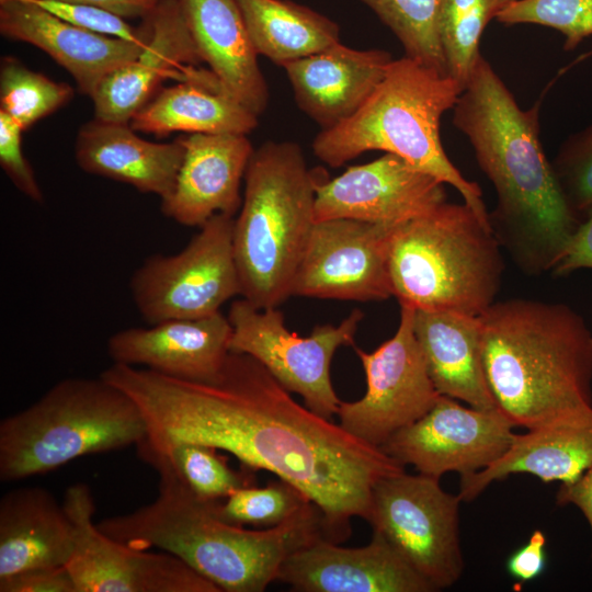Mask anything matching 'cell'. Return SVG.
Segmentation results:
<instances>
[{"label": "cell", "mask_w": 592, "mask_h": 592, "mask_svg": "<svg viewBox=\"0 0 592 592\" xmlns=\"http://www.w3.org/2000/svg\"><path fill=\"white\" fill-rule=\"evenodd\" d=\"M100 377L138 406L147 432L136 448L194 442L224 449L249 471L264 469L298 488L338 543L350 536L352 517L368 520L376 482L405 470L380 447L299 405L248 354L230 352L210 382L116 363Z\"/></svg>", "instance_id": "1"}, {"label": "cell", "mask_w": 592, "mask_h": 592, "mask_svg": "<svg viewBox=\"0 0 592 592\" xmlns=\"http://www.w3.org/2000/svg\"><path fill=\"white\" fill-rule=\"evenodd\" d=\"M452 110L454 126L496 190L489 220L501 247L525 273L550 271L581 218L544 152L537 107L521 109L481 55Z\"/></svg>", "instance_id": "2"}, {"label": "cell", "mask_w": 592, "mask_h": 592, "mask_svg": "<svg viewBox=\"0 0 592 592\" xmlns=\"http://www.w3.org/2000/svg\"><path fill=\"white\" fill-rule=\"evenodd\" d=\"M137 454L158 473L157 498L129 513L105 517L98 527L128 546L174 555L220 592H262L277 580L294 551L319 538L337 543L312 502L274 527L249 530L221 520L216 501L195 497L163 454Z\"/></svg>", "instance_id": "3"}, {"label": "cell", "mask_w": 592, "mask_h": 592, "mask_svg": "<svg viewBox=\"0 0 592 592\" xmlns=\"http://www.w3.org/2000/svg\"><path fill=\"white\" fill-rule=\"evenodd\" d=\"M479 319L485 376L513 426L532 430L592 410V333L577 311L513 298Z\"/></svg>", "instance_id": "4"}, {"label": "cell", "mask_w": 592, "mask_h": 592, "mask_svg": "<svg viewBox=\"0 0 592 592\" xmlns=\"http://www.w3.org/2000/svg\"><path fill=\"white\" fill-rule=\"evenodd\" d=\"M462 91L452 77L434 68L407 56L394 58L350 118L316 135L312 151L332 168L371 150L397 155L456 189L464 203L490 224L482 191L453 164L441 141V118Z\"/></svg>", "instance_id": "5"}, {"label": "cell", "mask_w": 592, "mask_h": 592, "mask_svg": "<svg viewBox=\"0 0 592 592\" xmlns=\"http://www.w3.org/2000/svg\"><path fill=\"white\" fill-rule=\"evenodd\" d=\"M318 179L293 141H265L250 158L234 253L240 296L257 308L278 307L292 296L315 224Z\"/></svg>", "instance_id": "6"}, {"label": "cell", "mask_w": 592, "mask_h": 592, "mask_svg": "<svg viewBox=\"0 0 592 592\" xmlns=\"http://www.w3.org/2000/svg\"><path fill=\"white\" fill-rule=\"evenodd\" d=\"M501 244L466 203L446 201L394 228L389 275L399 304L482 315L500 289Z\"/></svg>", "instance_id": "7"}, {"label": "cell", "mask_w": 592, "mask_h": 592, "mask_svg": "<svg viewBox=\"0 0 592 592\" xmlns=\"http://www.w3.org/2000/svg\"><path fill=\"white\" fill-rule=\"evenodd\" d=\"M134 400L102 377L65 378L0 422V480L44 475L79 457L137 445L146 435Z\"/></svg>", "instance_id": "8"}, {"label": "cell", "mask_w": 592, "mask_h": 592, "mask_svg": "<svg viewBox=\"0 0 592 592\" xmlns=\"http://www.w3.org/2000/svg\"><path fill=\"white\" fill-rule=\"evenodd\" d=\"M235 217L216 214L180 252L152 254L133 273V301L149 325L197 319L219 312L240 295L234 253Z\"/></svg>", "instance_id": "9"}, {"label": "cell", "mask_w": 592, "mask_h": 592, "mask_svg": "<svg viewBox=\"0 0 592 592\" xmlns=\"http://www.w3.org/2000/svg\"><path fill=\"white\" fill-rule=\"evenodd\" d=\"M439 478L405 470L376 482L367 522L434 590L452 587L464 571L459 502Z\"/></svg>", "instance_id": "10"}, {"label": "cell", "mask_w": 592, "mask_h": 592, "mask_svg": "<svg viewBox=\"0 0 592 592\" xmlns=\"http://www.w3.org/2000/svg\"><path fill=\"white\" fill-rule=\"evenodd\" d=\"M227 317L230 352L254 357L317 414L330 420L337 415L341 400L332 386L331 361L340 346L354 344L362 310L354 309L339 326L318 325L305 338L288 330L277 307L260 309L241 298L230 305Z\"/></svg>", "instance_id": "11"}, {"label": "cell", "mask_w": 592, "mask_h": 592, "mask_svg": "<svg viewBox=\"0 0 592 592\" xmlns=\"http://www.w3.org/2000/svg\"><path fill=\"white\" fill-rule=\"evenodd\" d=\"M62 504L75 527V548L66 567L77 592H220L169 553L128 546L93 522L95 502L84 482L69 486Z\"/></svg>", "instance_id": "12"}, {"label": "cell", "mask_w": 592, "mask_h": 592, "mask_svg": "<svg viewBox=\"0 0 592 592\" xmlns=\"http://www.w3.org/2000/svg\"><path fill=\"white\" fill-rule=\"evenodd\" d=\"M414 310L401 304L396 333L373 352L354 348L366 392L356 401H341L337 415L345 431L377 447L425 414L441 396L414 335Z\"/></svg>", "instance_id": "13"}, {"label": "cell", "mask_w": 592, "mask_h": 592, "mask_svg": "<svg viewBox=\"0 0 592 592\" xmlns=\"http://www.w3.org/2000/svg\"><path fill=\"white\" fill-rule=\"evenodd\" d=\"M395 227L348 218L316 221L292 296L357 301L394 296L389 246Z\"/></svg>", "instance_id": "14"}, {"label": "cell", "mask_w": 592, "mask_h": 592, "mask_svg": "<svg viewBox=\"0 0 592 592\" xmlns=\"http://www.w3.org/2000/svg\"><path fill=\"white\" fill-rule=\"evenodd\" d=\"M512 423L498 410L464 407L441 395L420 419L394 433L380 448L402 466L435 478L482 470L512 445Z\"/></svg>", "instance_id": "15"}, {"label": "cell", "mask_w": 592, "mask_h": 592, "mask_svg": "<svg viewBox=\"0 0 592 592\" xmlns=\"http://www.w3.org/2000/svg\"><path fill=\"white\" fill-rule=\"evenodd\" d=\"M445 183L401 157H382L348 168L316 185L315 223L348 218L397 226L446 201Z\"/></svg>", "instance_id": "16"}, {"label": "cell", "mask_w": 592, "mask_h": 592, "mask_svg": "<svg viewBox=\"0 0 592 592\" xmlns=\"http://www.w3.org/2000/svg\"><path fill=\"white\" fill-rule=\"evenodd\" d=\"M143 20L149 38L141 53L107 73L90 96L98 119L129 123L162 81L182 80L203 62L179 0H160Z\"/></svg>", "instance_id": "17"}, {"label": "cell", "mask_w": 592, "mask_h": 592, "mask_svg": "<svg viewBox=\"0 0 592 592\" xmlns=\"http://www.w3.org/2000/svg\"><path fill=\"white\" fill-rule=\"evenodd\" d=\"M277 580L300 592L435 591L377 532L358 548L316 539L285 559Z\"/></svg>", "instance_id": "18"}, {"label": "cell", "mask_w": 592, "mask_h": 592, "mask_svg": "<svg viewBox=\"0 0 592 592\" xmlns=\"http://www.w3.org/2000/svg\"><path fill=\"white\" fill-rule=\"evenodd\" d=\"M231 333L228 317L219 311L119 330L109 338L106 351L116 364L143 366L182 380L210 382L227 361Z\"/></svg>", "instance_id": "19"}, {"label": "cell", "mask_w": 592, "mask_h": 592, "mask_svg": "<svg viewBox=\"0 0 592 592\" xmlns=\"http://www.w3.org/2000/svg\"><path fill=\"white\" fill-rule=\"evenodd\" d=\"M172 192L161 200L164 216L202 227L216 214L234 216L241 206L240 185L254 151L247 135L187 134Z\"/></svg>", "instance_id": "20"}, {"label": "cell", "mask_w": 592, "mask_h": 592, "mask_svg": "<svg viewBox=\"0 0 592 592\" xmlns=\"http://www.w3.org/2000/svg\"><path fill=\"white\" fill-rule=\"evenodd\" d=\"M0 33L44 50L89 96L107 73L136 59L148 41L134 43L79 29L31 0H0Z\"/></svg>", "instance_id": "21"}, {"label": "cell", "mask_w": 592, "mask_h": 592, "mask_svg": "<svg viewBox=\"0 0 592 592\" xmlns=\"http://www.w3.org/2000/svg\"><path fill=\"white\" fill-rule=\"evenodd\" d=\"M392 59L384 49H354L339 42L283 68L297 106L326 130L364 104Z\"/></svg>", "instance_id": "22"}, {"label": "cell", "mask_w": 592, "mask_h": 592, "mask_svg": "<svg viewBox=\"0 0 592 592\" xmlns=\"http://www.w3.org/2000/svg\"><path fill=\"white\" fill-rule=\"evenodd\" d=\"M202 61L231 98L260 116L269 88L236 0H179Z\"/></svg>", "instance_id": "23"}, {"label": "cell", "mask_w": 592, "mask_h": 592, "mask_svg": "<svg viewBox=\"0 0 592 592\" xmlns=\"http://www.w3.org/2000/svg\"><path fill=\"white\" fill-rule=\"evenodd\" d=\"M184 157L178 137L153 143L139 137L129 123L93 118L79 129L75 158L87 173L134 186L166 198L173 190Z\"/></svg>", "instance_id": "24"}, {"label": "cell", "mask_w": 592, "mask_h": 592, "mask_svg": "<svg viewBox=\"0 0 592 592\" xmlns=\"http://www.w3.org/2000/svg\"><path fill=\"white\" fill-rule=\"evenodd\" d=\"M591 464L592 410L516 434L505 454L489 467L460 476L458 497L473 501L493 481L514 474L570 483Z\"/></svg>", "instance_id": "25"}, {"label": "cell", "mask_w": 592, "mask_h": 592, "mask_svg": "<svg viewBox=\"0 0 592 592\" xmlns=\"http://www.w3.org/2000/svg\"><path fill=\"white\" fill-rule=\"evenodd\" d=\"M413 331L440 395L474 408L497 409L483 372L479 316L415 309Z\"/></svg>", "instance_id": "26"}, {"label": "cell", "mask_w": 592, "mask_h": 592, "mask_svg": "<svg viewBox=\"0 0 592 592\" xmlns=\"http://www.w3.org/2000/svg\"><path fill=\"white\" fill-rule=\"evenodd\" d=\"M75 527L62 502L41 487L9 490L0 499V578L36 568L66 566Z\"/></svg>", "instance_id": "27"}, {"label": "cell", "mask_w": 592, "mask_h": 592, "mask_svg": "<svg viewBox=\"0 0 592 592\" xmlns=\"http://www.w3.org/2000/svg\"><path fill=\"white\" fill-rule=\"evenodd\" d=\"M258 118L225 92L212 71L193 68L178 83L160 88L129 124L158 137L175 132L248 135Z\"/></svg>", "instance_id": "28"}, {"label": "cell", "mask_w": 592, "mask_h": 592, "mask_svg": "<svg viewBox=\"0 0 592 592\" xmlns=\"http://www.w3.org/2000/svg\"><path fill=\"white\" fill-rule=\"evenodd\" d=\"M258 55L277 66L340 42V26L328 16L291 0H236Z\"/></svg>", "instance_id": "29"}, {"label": "cell", "mask_w": 592, "mask_h": 592, "mask_svg": "<svg viewBox=\"0 0 592 592\" xmlns=\"http://www.w3.org/2000/svg\"><path fill=\"white\" fill-rule=\"evenodd\" d=\"M515 0H444L440 41L446 73L464 90L478 58L486 26Z\"/></svg>", "instance_id": "30"}, {"label": "cell", "mask_w": 592, "mask_h": 592, "mask_svg": "<svg viewBox=\"0 0 592 592\" xmlns=\"http://www.w3.org/2000/svg\"><path fill=\"white\" fill-rule=\"evenodd\" d=\"M356 1L368 7L395 34L405 49V56L447 75L440 41L444 0Z\"/></svg>", "instance_id": "31"}, {"label": "cell", "mask_w": 592, "mask_h": 592, "mask_svg": "<svg viewBox=\"0 0 592 592\" xmlns=\"http://www.w3.org/2000/svg\"><path fill=\"white\" fill-rule=\"evenodd\" d=\"M75 91L65 82L54 81L27 68L13 56L0 62V111L23 130L53 114L71 101Z\"/></svg>", "instance_id": "32"}, {"label": "cell", "mask_w": 592, "mask_h": 592, "mask_svg": "<svg viewBox=\"0 0 592 592\" xmlns=\"http://www.w3.org/2000/svg\"><path fill=\"white\" fill-rule=\"evenodd\" d=\"M311 502L298 488L281 478L264 487H242L215 502L218 516L238 526L274 527Z\"/></svg>", "instance_id": "33"}, {"label": "cell", "mask_w": 592, "mask_h": 592, "mask_svg": "<svg viewBox=\"0 0 592 592\" xmlns=\"http://www.w3.org/2000/svg\"><path fill=\"white\" fill-rule=\"evenodd\" d=\"M216 451L201 443L179 442L156 453L163 454L191 492L204 501L224 500L238 489L253 485L246 475L250 471L231 469Z\"/></svg>", "instance_id": "34"}, {"label": "cell", "mask_w": 592, "mask_h": 592, "mask_svg": "<svg viewBox=\"0 0 592 592\" xmlns=\"http://www.w3.org/2000/svg\"><path fill=\"white\" fill-rule=\"evenodd\" d=\"M496 20L551 27L565 36L563 49L573 50L592 36V0H515Z\"/></svg>", "instance_id": "35"}, {"label": "cell", "mask_w": 592, "mask_h": 592, "mask_svg": "<svg viewBox=\"0 0 592 592\" xmlns=\"http://www.w3.org/2000/svg\"><path fill=\"white\" fill-rule=\"evenodd\" d=\"M551 164L568 205L584 215L592 207V125L571 135Z\"/></svg>", "instance_id": "36"}, {"label": "cell", "mask_w": 592, "mask_h": 592, "mask_svg": "<svg viewBox=\"0 0 592 592\" xmlns=\"http://www.w3.org/2000/svg\"><path fill=\"white\" fill-rule=\"evenodd\" d=\"M53 15L89 32L141 43L149 37V29L144 22L141 29H134L126 19L102 8L61 0H31Z\"/></svg>", "instance_id": "37"}, {"label": "cell", "mask_w": 592, "mask_h": 592, "mask_svg": "<svg viewBox=\"0 0 592 592\" xmlns=\"http://www.w3.org/2000/svg\"><path fill=\"white\" fill-rule=\"evenodd\" d=\"M24 130L0 111V166L13 185L30 200L43 202V192L22 149Z\"/></svg>", "instance_id": "38"}, {"label": "cell", "mask_w": 592, "mask_h": 592, "mask_svg": "<svg viewBox=\"0 0 592 592\" xmlns=\"http://www.w3.org/2000/svg\"><path fill=\"white\" fill-rule=\"evenodd\" d=\"M0 592H77L66 566L36 567L0 578Z\"/></svg>", "instance_id": "39"}, {"label": "cell", "mask_w": 592, "mask_h": 592, "mask_svg": "<svg viewBox=\"0 0 592 592\" xmlns=\"http://www.w3.org/2000/svg\"><path fill=\"white\" fill-rule=\"evenodd\" d=\"M583 216L566 249L550 270L556 276H565L580 269H592V207Z\"/></svg>", "instance_id": "40"}, {"label": "cell", "mask_w": 592, "mask_h": 592, "mask_svg": "<svg viewBox=\"0 0 592 592\" xmlns=\"http://www.w3.org/2000/svg\"><path fill=\"white\" fill-rule=\"evenodd\" d=\"M546 566V536L535 530L525 545L515 550L508 559L509 573L521 582L536 579Z\"/></svg>", "instance_id": "41"}, {"label": "cell", "mask_w": 592, "mask_h": 592, "mask_svg": "<svg viewBox=\"0 0 592 592\" xmlns=\"http://www.w3.org/2000/svg\"><path fill=\"white\" fill-rule=\"evenodd\" d=\"M560 505L577 506L588 521L592 532V464L573 482L560 483L556 496Z\"/></svg>", "instance_id": "42"}, {"label": "cell", "mask_w": 592, "mask_h": 592, "mask_svg": "<svg viewBox=\"0 0 592 592\" xmlns=\"http://www.w3.org/2000/svg\"><path fill=\"white\" fill-rule=\"evenodd\" d=\"M90 4L107 10L124 19L147 18L160 0H61Z\"/></svg>", "instance_id": "43"}]
</instances>
